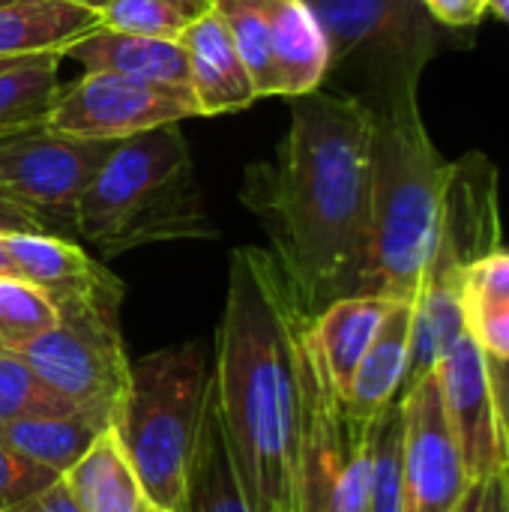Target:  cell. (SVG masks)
<instances>
[{"mask_svg": "<svg viewBox=\"0 0 509 512\" xmlns=\"http://www.w3.org/2000/svg\"><path fill=\"white\" fill-rule=\"evenodd\" d=\"M276 159L246 171L240 201L261 219L303 309L366 294L372 246V111L318 87L294 96Z\"/></svg>", "mask_w": 509, "mask_h": 512, "instance_id": "obj_1", "label": "cell"}, {"mask_svg": "<svg viewBox=\"0 0 509 512\" xmlns=\"http://www.w3.org/2000/svg\"><path fill=\"white\" fill-rule=\"evenodd\" d=\"M306 315L276 255L237 246L216 327V414L255 512L291 504L297 444V324Z\"/></svg>", "mask_w": 509, "mask_h": 512, "instance_id": "obj_2", "label": "cell"}, {"mask_svg": "<svg viewBox=\"0 0 509 512\" xmlns=\"http://www.w3.org/2000/svg\"><path fill=\"white\" fill-rule=\"evenodd\" d=\"M420 78H402L369 102L372 111V246L366 294L414 300L429 267L453 162L435 147Z\"/></svg>", "mask_w": 509, "mask_h": 512, "instance_id": "obj_3", "label": "cell"}, {"mask_svg": "<svg viewBox=\"0 0 509 512\" xmlns=\"http://www.w3.org/2000/svg\"><path fill=\"white\" fill-rule=\"evenodd\" d=\"M216 234L180 123L117 141L75 213V237L102 258Z\"/></svg>", "mask_w": 509, "mask_h": 512, "instance_id": "obj_4", "label": "cell"}, {"mask_svg": "<svg viewBox=\"0 0 509 512\" xmlns=\"http://www.w3.org/2000/svg\"><path fill=\"white\" fill-rule=\"evenodd\" d=\"M210 402L204 342L159 348L132 363L114 432L141 480L144 498L162 512L186 510V486Z\"/></svg>", "mask_w": 509, "mask_h": 512, "instance_id": "obj_5", "label": "cell"}, {"mask_svg": "<svg viewBox=\"0 0 509 512\" xmlns=\"http://www.w3.org/2000/svg\"><path fill=\"white\" fill-rule=\"evenodd\" d=\"M312 318L297 324V444L291 512H366L375 423L348 414L312 339Z\"/></svg>", "mask_w": 509, "mask_h": 512, "instance_id": "obj_6", "label": "cell"}, {"mask_svg": "<svg viewBox=\"0 0 509 512\" xmlns=\"http://www.w3.org/2000/svg\"><path fill=\"white\" fill-rule=\"evenodd\" d=\"M318 18L330 63L324 84L369 105L402 78H423L441 24L423 0H303Z\"/></svg>", "mask_w": 509, "mask_h": 512, "instance_id": "obj_7", "label": "cell"}, {"mask_svg": "<svg viewBox=\"0 0 509 512\" xmlns=\"http://www.w3.org/2000/svg\"><path fill=\"white\" fill-rule=\"evenodd\" d=\"M123 297L69 300L57 306V321L21 357L78 414L102 429H114L132 363L120 330Z\"/></svg>", "mask_w": 509, "mask_h": 512, "instance_id": "obj_8", "label": "cell"}, {"mask_svg": "<svg viewBox=\"0 0 509 512\" xmlns=\"http://www.w3.org/2000/svg\"><path fill=\"white\" fill-rule=\"evenodd\" d=\"M114 147L117 141L75 138L48 123L27 126L0 138V189L54 234L75 237L78 204Z\"/></svg>", "mask_w": 509, "mask_h": 512, "instance_id": "obj_9", "label": "cell"}, {"mask_svg": "<svg viewBox=\"0 0 509 512\" xmlns=\"http://www.w3.org/2000/svg\"><path fill=\"white\" fill-rule=\"evenodd\" d=\"M192 117H198L192 90L111 72H84L78 81L60 87L45 123L75 138L123 141Z\"/></svg>", "mask_w": 509, "mask_h": 512, "instance_id": "obj_10", "label": "cell"}, {"mask_svg": "<svg viewBox=\"0 0 509 512\" xmlns=\"http://www.w3.org/2000/svg\"><path fill=\"white\" fill-rule=\"evenodd\" d=\"M402 489L405 512H459L471 477L450 432L435 375L402 393Z\"/></svg>", "mask_w": 509, "mask_h": 512, "instance_id": "obj_11", "label": "cell"}, {"mask_svg": "<svg viewBox=\"0 0 509 512\" xmlns=\"http://www.w3.org/2000/svg\"><path fill=\"white\" fill-rule=\"evenodd\" d=\"M432 375L471 483L483 486L495 480L509 468V453L498 423L486 351L465 333Z\"/></svg>", "mask_w": 509, "mask_h": 512, "instance_id": "obj_12", "label": "cell"}, {"mask_svg": "<svg viewBox=\"0 0 509 512\" xmlns=\"http://www.w3.org/2000/svg\"><path fill=\"white\" fill-rule=\"evenodd\" d=\"M177 42L186 54L189 90L198 105V117L243 111L258 99L249 69L216 6L192 18Z\"/></svg>", "mask_w": 509, "mask_h": 512, "instance_id": "obj_13", "label": "cell"}, {"mask_svg": "<svg viewBox=\"0 0 509 512\" xmlns=\"http://www.w3.org/2000/svg\"><path fill=\"white\" fill-rule=\"evenodd\" d=\"M15 276L39 288L54 306L69 300L123 297V282L60 234H6Z\"/></svg>", "mask_w": 509, "mask_h": 512, "instance_id": "obj_14", "label": "cell"}, {"mask_svg": "<svg viewBox=\"0 0 509 512\" xmlns=\"http://www.w3.org/2000/svg\"><path fill=\"white\" fill-rule=\"evenodd\" d=\"M60 60L78 63L84 72H111L150 84L189 90V66L177 39H153L93 27L60 51Z\"/></svg>", "mask_w": 509, "mask_h": 512, "instance_id": "obj_15", "label": "cell"}, {"mask_svg": "<svg viewBox=\"0 0 509 512\" xmlns=\"http://www.w3.org/2000/svg\"><path fill=\"white\" fill-rule=\"evenodd\" d=\"M267 21L270 57L282 99L312 93L324 84L330 51L324 30L303 0H255Z\"/></svg>", "mask_w": 509, "mask_h": 512, "instance_id": "obj_16", "label": "cell"}, {"mask_svg": "<svg viewBox=\"0 0 509 512\" xmlns=\"http://www.w3.org/2000/svg\"><path fill=\"white\" fill-rule=\"evenodd\" d=\"M411 318L414 300H396L384 318L378 336L363 354L342 402L360 423H375L393 402L402 399L411 354Z\"/></svg>", "mask_w": 509, "mask_h": 512, "instance_id": "obj_17", "label": "cell"}, {"mask_svg": "<svg viewBox=\"0 0 509 512\" xmlns=\"http://www.w3.org/2000/svg\"><path fill=\"white\" fill-rule=\"evenodd\" d=\"M396 300L381 294H354L330 303L312 318V339L330 372V381L345 396L363 354L378 336Z\"/></svg>", "mask_w": 509, "mask_h": 512, "instance_id": "obj_18", "label": "cell"}, {"mask_svg": "<svg viewBox=\"0 0 509 512\" xmlns=\"http://www.w3.org/2000/svg\"><path fill=\"white\" fill-rule=\"evenodd\" d=\"M99 27V12L63 0H9L0 6V60L60 54Z\"/></svg>", "mask_w": 509, "mask_h": 512, "instance_id": "obj_19", "label": "cell"}, {"mask_svg": "<svg viewBox=\"0 0 509 512\" xmlns=\"http://www.w3.org/2000/svg\"><path fill=\"white\" fill-rule=\"evenodd\" d=\"M60 480L81 512H132L144 501L141 480L114 429L102 432Z\"/></svg>", "mask_w": 509, "mask_h": 512, "instance_id": "obj_20", "label": "cell"}, {"mask_svg": "<svg viewBox=\"0 0 509 512\" xmlns=\"http://www.w3.org/2000/svg\"><path fill=\"white\" fill-rule=\"evenodd\" d=\"M102 432H108V429H102L90 417H84L78 411H66V414L3 423L0 441L21 459L63 477L93 447V441Z\"/></svg>", "mask_w": 509, "mask_h": 512, "instance_id": "obj_21", "label": "cell"}, {"mask_svg": "<svg viewBox=\"0 0 509 512\" xmlns=\"http://www.w3.org/2000/svg\"><path fill=\"white\" fill-rule=\"evenodd\" d=\"M183 512H255L234 468L216 402H213V387H210V402H207V417L204 429L198 438V450L192 459L189 471V486H186V510Z\"/></svg>", "mask_w": 509, "mask_h": 512, "instance_id": "obj_22", "label": "cell"}, {"mask_svg": "<svg viewBox=\"0 0 509 512\" xmlns=\"http://www.w3.org/2000/svg\"><path fill=\"white\" fill-rule=\"evenodd\" d=\"M60 54L21 57L0 69V138L45 123L60 93Z\"/></svg>", "mask_w": 509, "mask_h": 512, "instance_id": "obj_23", "label": "cell"}, {"mask_svg": "<svg viewBox=\"0 0 509 512\" xmlns=\"http://www.w3.org/2000/svg\"><path fill=\"white\" fill-rule=\"evenodd\" d=\"M216 12L228 24V33L249 69V78L255 84L258 99L279 96L276 69L270 57V39H267V21L255 0H213Z\"/></svg>", "mask_w": 509, "mask_h": 512, "instance_id": "obj_24", "label": "cell"}, {"mask_svg": "<svg viewBox=\"0 0 509 512\" xmlns=\"http://www.w3.org/2000/svg\"><path fill=\"white\" fill-rule=\"evenodd\" d=\"M57 321V306L24 279L0 276V351L21 354Z\"/></svg>", "mask_w": 509, "mask_h": 512, "instance_id": "obj_25", "label": "cell"}, {"mask_svg": "<svg viewBox=\"0 0 509 512\" xmlns=\"http://www.w3.org/2000/svg\"><path fill=\"white\" fill-rule=\"evenodd\" d=\"M366 512H405L402 489V402H393L375 420L372 483Z\"/></svg>", "mask_w": 509, "mask_h": 512, "instance_id": "obj_26", "label": "cell"}, {"mask_svg": "<svg viewBox=\"0 0 509 512\" xmlns=\"http://www.w3.org/2000/svg\"><path fill=\"white\" fill-rule=\"evenodd\" d=\"M66 411L72 408L33 372V366L21 354L0 351V426Z\"/></svg>", "mask_w": 509, "mask_h": 512, "instance_id": "obj_27", "label": "cell"}, {"mask_svg": "<svg viewBox=\"0 0 509 512\" xmlns=\"http://www.w3.org/2000/svg\"><path fill=\"white\" fill-rule=\"evenodd\" d=\"M192 15L174 0H108L99 9V27L153 36V39H180Z\"/></svg>", "mask_w": 509, "mask_h": 512, "instance_id": "obj_28", "label": "cell"}, {"mask_svg": "<svg viewBox=\"0 0 509 512\" xmlns=\"http://www.w3.org/2000/svg\"><path fill=\"white\" fill-rule=\"evenodd\" d=\"M509 303V252L495 249L483 255L462 282V306H465V321L471 315L498 309Z\"/></svg>", "mask_w": 509, "mask_h": 512, "instance_id": "obj_29", "label": "cell"}, {"mask_svg": "<svg viewBox=\"0 0 509 512\" xmlns=\"http://www.w3.org/2000/svg\"><path fill=\"white\" fill-rule=\"evenodd\" d=\"M54 480L60 477L21 459L0 441V512H15Z\"/></svg>", "mask_w": 509, "mask_h": 512, "instance_id": "obj_30", "label": "cell"}, {"mask_svg": "<svg viewBox=\"0 0 509 512\" xmlns=\"http://www.w3.org/2000/svg\"><path fill=\"white\" fill-rule=\"evenodd\" d=\"M465 324H468V333L477 339V345L486 351V357L509 360V303L471 315Z\"/></svg>", "mask_w": 509, "mask_h": 512, "instance_id": "obj_31", "label": "cell"}, {"mask_svg": "<svg viewBox=\"0 0 509 512\" xmlns=\"http://www.w3.org/2000/svg\"><path fill=\"white\" fill-rule=\"evenodd\" d=\"M426 12L447 30H471L483 21L492 0H423Z\"/></svg>", "mask_w": 509, "mask_h": 512, "instance_id": "obj_32", "label": "cell"}, {"mask_svg": "<svg viewBox=\"0 0 509 512\" xmlns=\"http://www.w3.org/2000/svg\"><path fill=\"white\" fill-rule=\"evenodd\" d=\"M54 234L36 213L18 204L12 195L0 189V234Z\"/></svg>", "mask_w": 509, "mask_h": 512, "instance_id": "obj_33", "label": "cell"}, {"mask_svg": "<svg viewBox=\"0 0 509 512\" xmlns=\"http://www.w3.org/2000/svg\"><path fill=\"white\" fill-rule=\"evenodd\" d=\"M15 512H81V507L72 501L63 480H54L51 486H45L39 495H33L27 504H21Z\"/></svg>", "mask_w": 509, "mask_h": 512, "instance_id": "obj_34", "label": "cell"}, {"mask_svg": "<svg viewBox=\"0 0 509 512\" xmlns=\"http://www.w3.org/2000/svg\"><path fill=\"white\" fill-rule=\"evenodd\" d=\"M489 381H492L495 408H498V423H501V435H504V444H507L509 453V360H495V357H489Z\"/></svg>", "mask_w": 509, "mask_h": 512, "instance_id": "obj_35", "label": "cell"}, {"mask_svg": "<svg viewBox=\"0 0 509 512\" xmlns=\"http://www.w3.org/2000/svg\"><path fill=\"white\" fill-rule=\"evenodd\" d=\"M507 471H504V474H498L495 480H489V483L483 486V495H480V510L477 512H509V474Z\"/></svg>", "mask_w": 509, "mask_h": 512, "instance_id": "obj_36", "label": "cell"}, {"mask_svg": "<svg viewBox=\"0 0 509 512\" xmlns=\"http://www.w3.org/2000/svg\"><path fill=\"white\" fill-rule=\"evenodd\" d=\"M0 276H15V264H12V255H9V246H6V234H0Z\"/></svg>", "mask_w": 509, "mask_h": 512, "instance_id": "obj_37", "label": "cell"}, {"mask_svg": "<svg viewBox=\"0 0 509 512\" xmlns=\"http://www.w3.org/2000/svg\"><path fill=\"white\" fill-rule=\"evenodd\" d=\"M180 9H186L192 18H198V15H204L207 9H213V0H174Z\"/></svg>", "mask_w": 509, "mask_h": 512, "instance_id": "obj_38", "label": "cell"}, {"mask_svg": "<svg viewBox=\"0 0 509 512\" xmlns=\"http://www.w3.org/2000/svg\"><path fill=\"white\" fill-rule=\"evenodd\" d=\"M486 486V483H483ZM483 486L477 483V486H471V492H468V498H465V504L459 507V512H477L480 510V495H483Z\"/></svg>", "mask_w": 509, "mask_h": 512, "instance_id": "obj_39", "label": "cell"}, {"mask_svg": "<svg viewBox=\"0 0 509 512\" xmlns=\"http://www.w3.org/2000/svg\"><path fill=\"white\" fill-rule=\"evenodd\" d=\"M489 9H495V15H501V18L509 24V0H492V6H489Z\"/></svg>", "mask_w": 509, "mask_h": 512, "instance_id": "obj_40", "label": "cell"}, {"mask_svg": "<svg viewBox=\"0 0 509 512\" xmlns=\"http://www.w3.org/2000/svg\"><path fill=\"white\" fill-rule=\"evenodd\" d=\"M63 3H75V6H87V9H96V12H99V9H102V6H105L108 0H63Z\"/></svg>", "mask_w": 509, "mask_h": 512, "instance_id": "obj_41", "label": "cell"}, {"mask_svg": "<svg viewBox=\"0 0 509 512\" xmlns=\"http://www.w3.org/2000/svg\"><path fill=\"white\" fill-rule=\"evenodd\" d=\"M132 512H162V510H159V507H153V504H150V501L144 498V501H141V504H138V507H135Z\"/></svg>", "mask_w": 509, "mask_h": 512, "instance_id": "obj_42", "label": "cell"}, {"mask_svg": "<svg viewBox=\"0 0 509 512\" xmlns=\"http://www.w3.org/2000/svg\"><path fill=\"white\" fill-rule=\"evenodd\" d=\"M18 60H21V57H18ZM12 63H15V60H0V69H6V66H12Z\"/></svg>", "mask_w": 509, "mask_h": 512, "instance_id": "obj_43", "label": "cell"}, {"mask_svg": "<svg viewBox=\"0 0 509 512\" xmlns=\"http://www.w3.org/2000/svg\"><path fill=\"white\" fill-rule=\"evenodd\" d=\"M3 3H9V0H0V6H3Z\"/></svg>", "mask_w": 509, "mask_h": 512, "instance_id": "obj_44", "label": "cell"}, {"mask_svg": "<svg viewBox=\"0 0 509 512\" xmlns=\"http://www.w3.org/2000/svg\"><path fill=\"white\" fill-rule=\"evenodd\" d=\"M507 474H509V471H507Z\"/></svg>", "mask_w": 509, "mask_h": 512, "instance_id": "obj_45", "label": "cell"}]
</instances>
